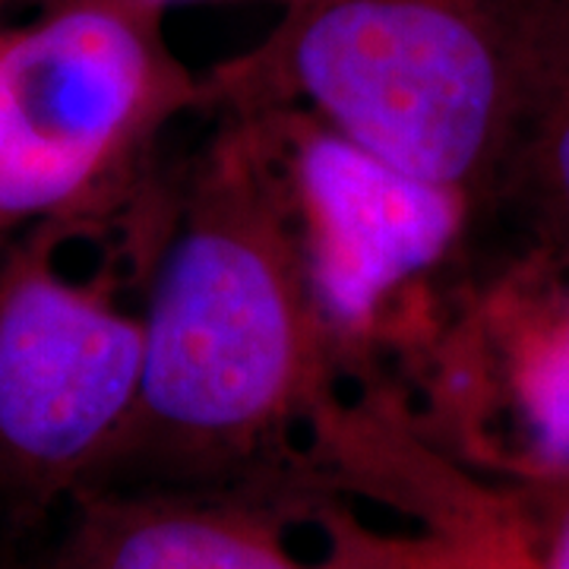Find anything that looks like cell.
I'll return each instance as SVG.
<instances>
[{
	"label": "cell",
	"mask_w": 569,
	"mask_h": 569,
	"mask_svg": "<svg viewBox=\"0 0 569 569\" xmlns=\"http://www.w3.org/2000/svg\"><path fill=\"white\" fill-rule=\"evenodd\" d=\"M142 332L133 411L82 488L320 478L355 490L387 443L392 399L342 392L257 114L219 111L174 190Z\"/></svg>",
	"instance_id": "cell-1"
},
{
	"label": "cell",
	"mask_w": 569,
	"mask_h": 569,
	"mask_svg": "<svg viewBox=\"0 0 569 569\" xmlns=\"http://www.w3.org/2000/svg\"><path fill=\"white\" fill-rule=\"evenodd\" d=\"M553 0H295L203 73L209 111L305 108L421 181L500 200Z\"/></svg>",
	"instance_id": "cell-2"
},
{
	"label": "cell",
	"mask_w": 569,
	"mask_h": 569,
	"mask_svg": "<svg viewBox=\"0 0 569 569\" xmlns=\"http://www.w3.org/2000/svg\"><path fill=\"white\" fill-rule=\"evenodd\" d=\"M0 29V244L41 224L140 206L171 123L206 108L203 77L152 0H48Z\"/></svg>",
	"instance_id": "cell-3"
},
{
	"label": "cell",
	"mask_w": 569,
	"mask_h": 569,
	"mask_svg": "<svg viewBox=\"0 0 569 569\" xmlns=\"http://www.w3.org/2000/svg\"><path fill=\"white\" fill-rule=\"evenodd\" d=\"M244 114L263 121L282 171L332 365L365 396H396L389 361L418 373L466 301L452 284L478 206L370 156L305 108Z\"/></svg>",
	"instance_id": "cell-4"
},
{
	"label": "cell",
	"mask_w": 569,
	"mask_h": 569,
	"mask_svg": "<svg viewBox=\"0 0 569 569\" xmlns=\"http://www.w3.org/2000/svg\"><path fill=\"white\" fill-rule=\"evenodd\" d=\"M80 222L0 244V497L70 500L127 425L142 377V310L121 301L118 263L73 272Z\"/></svg>",
	"instance_id": "cell-5"
},
{
	"label": "cell",
	"mask_w": 569,
	"mask_h": 569,
	"mask_svg": "<svg viewBox=\"0 0 569 569\" xmlns=\"http://www.w3.org/2000/svg\"><path fill=\"white\" fill-rule=\"evenodd\" d=\"M346 488H82L44 569H488L481 545L427 522L377 526Z\"/></svg>",
	"instance_id": "cell-6"
},
{
	"label": "cell",
	"mask_w": 569,
	"mask_h": 569,
	"mask_svg": "<svg viewBox=\"0 0 569 569\" xmlns=\"http://www.w3.org/2000/svg\"><path fill=\"white\" fill-rule=\"evenodd\" d=\"M529 209L541 257L569 269V0H553L531 61L500 200Z\"/></svg>",
	"instance_id": "cell-7"
},
{
	"label": "cell",
	"mask_w": 569,
	"mask_h": 569,
	"mask_svg": "<svg viewBox=\"0 0 569 569\" xmlns=\"http://www.w3.org/2000/svg\"><path fill=\"white\" fill-rule=\"evenodd\" d=\"M500 490V569H569V481Z\"/></svg>",
	"instance_id": "cell-8"
},
{
	"label": "cell",
	"mask_w": 569,
	"mask_h": 569,
	"mask_svg": "<svg viewBox=\"0 0 569 569\" xmlns=\"http://www.w3.org/2000/svg\"><path fill=\"white\" fill-rule=\"evenodd\" d=\"M541 257V253H538ZM548 276H550V301H553V310L560 317V323L567 329L569 336V269L567 266H557L548 260Z\"/></svg>",
	"instance_id": "cell-9"
},
{
	"label": "cell",
	"mask_w": 569,
	"mask_h": 569,
	"mask_svg": "<svg viewBox=\"0 0 569 569\" xmlns=\"http://www.w3.org/2000/svg\"><path fill=\"white\" fill-rule=\"evenodd\" d=\"M41 3H48V0H41ZM152 3H162V7H174V3H209V0H152ZM282 7L288 3H295V0H279Z\"/></svg>",
	"instance_id": "cell-10"
},
{
	"label": "cell",
	"mask_w": 569,
	"mask_h": 569,
	"mask_svg": "<svg viewBox=\"0 0 569 569\" xmlns=\"http://www.w3.org/2000/svg\"><path fill=\"white\" fill-rule=\"evenodd\" d=\"M3 3H7V0H0V7H3Z\"/></svg>",
	"instance_id": "cell-11"
}]
</instances>
